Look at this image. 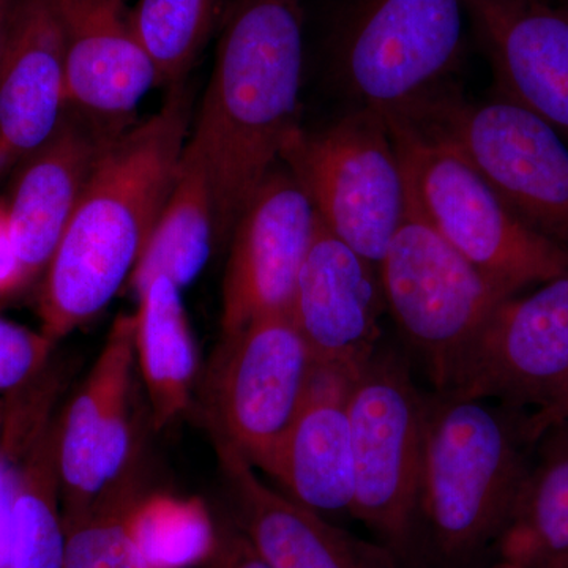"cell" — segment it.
<instances>
[{
    "instance_id": "23",
    "label": "cell",
    "mask_w": 568,
    "mask_h": 568,
    "mask_svg": "<svg viewBox=\"0 0 568 568\" xmlns=\"http://www.w3.org/2000/svg\"><path fill=\"white\" fill-rule=\"evenodd\" d=\"M216 241L215 203L203 155L192 141L183 149L173 189L134 267L130 286L140 294L155 276L178 286L196 280Z\"/></svg>"
},
{
    "instance_id": "33",
    "label": "cell",
    "mask_w": 568,
    "mask_h": 568,
    "mask_svg": "<svg viewBox=\"0 0 568 568\" xmlns=\"http://www.w3.org/2000/svg\"><path fill=\"white\" fill-rule=\"evenodd\" d=\"M467 568H514V567L507 566V564L499 562V560H495V562L488 564V566H484V564H480V566H474V567H467Z\"/></svg>"
},
{
    "instance_id": "5",
    "label": "cell",
    "mask_w": 568,
    "mask_h": 568,
    "mask_svg": "<svg viewBox=\"0 0 568 568\" xmlns=\"http://www.w3.org/2000/svg\"><path fill=\"white\" fill-rule=\"evenodd\" d=\"M428 394L407 355L379 346L347 395L354 454L353 518L364 523L403 568L417 562L418 503Z\"/></svg>"
},
{
    "instance_id": "34",
    "label": "cell",
    "mask_w": 568,
    "mask_h": 568,
    "mask_svg": "<svg viewBox=\"0 0 568 568\" xmlns=\"http://www.w3.org/2000/svg\"><path fill=\"white\" fill-rule=\"evenodd\" d=\"M545 568H568V558L559 560V562L551 564V566Z\"/></svg>"
},
{
    "instance_id": "19",
    "label": "cell",
    "mask_w": 568,
    "mask_h": 568,
    "mask_svg": "<svg viewBox=\"0 0 568 568\" xmlns=\"http://www.w3.org/2000/svg\"><path fill=\"white\" fill-rule=\"evenodd\" d=\"M118 136L70 108L58 132L17 168L6 211L28 282L47 268L97 163Z\"/></svg>"
},
{
    "instance_id": "4",
    "label": "cell",
    "mask_w": 568,
    "mask_h": 568,
    "mask_svg": "<svg viewBox=\"0 0 568 568\" xmlns=\"http://www.w3.org/2000/svg\"><path fill=\"white\" fill-rule=\"evenodd\" d=\"M405 173L407 203L493 282L518 294L568 268V253L511 211L446 138L384 115Z\"/></svg>"
},
{
    "instance_id": "1",
    "label": "cell",
    "mask_w": 568,
    "mask_h": 568,
    "mask_svg": "<svg viewBox=\"0 0 568 568\" xmlns=\"http://www.w3.org/2000/svg\"><path fill=\"white\" fill-rule=\"evenodd\" d=\"M192 106L186 82L171 85L163 106L119 134L97 163L44 268L39 315L54 342L102 313L132 278L173 189Z\"/></svg>"
},
{
    "instance_id": "12",
    "label": "cell",
    "mask_w": 568,
    "mask_h": 568,
    "mask_svg": "<svg viewBox=\"0 0 568 568\" xmlns=\"http://www.w3.org/2000/svg\"><path fill=\"white\" fill-rule=\"evenodd\" d=\"M134 365V315H121L91 373L59 416L63 523L84 515L138 466L132 416Z\"/></svg>"
},
{
    "instance_id": "30",
    "label": "cell",
    "mask_w": 568,
    "mask_h": 568,
    "mask_svg": "<svg viewBox=\"0 0 568 568\" xmlns=\"http://www.w3.org/2000/svg\"><path fill=\"white\" fill-rule=\"evenodd\" d=\"M564 420H568V390L552 405L528 413L526 428H528L529 439L536 444L538 437L544 435L545 429Z\"/></svg>"
},
{
    "instance_id": "10",
    "label": "cell",
    "mask_w": 568,
    "mask_h": 568,
    "mask_svg": "<svg viewBox=\"0 0 568 568\" xmlns=\"http://www.w3.org/2000/svg\"><path fill=\"white\" fill-rule=\"evenodd\" d=\"M315 369L286 313L261 317L223 338L211 392L215 439L267 473Z\"/></svg>"
},
{
    "instance_id": "32",
    "label": "cell",
    "mask_w": 568,
    "mask_h": 568,
    "mask_svg": "<svg viewBox=\"0 0 568 568\" xmlns=\"http://www.w3.org/2000/svg\"><path fill=\"white\" fill-rule=\"evenodd\" d=\"M17 3L18 0H0V51H2L3 41H6L7 31H9L11 17H13V11L17 9Z\"/></svg>"
},
{
    "instance_id": "27",
    "label": "cell",
    "mask_w": 568,
    "mask_h": 568,
    "mask_svg": "<svg viewBox=\"0 0 568 568\" xmlns=\"http://www.w3.org/2000/svg\"><path fill=\"white\" fill-rule=\"evenodd\" d=\"M58 342L43 331H32L0 316V399L17 394L39 379Z\"/></svg>"
},
{
    "instance_id": "8",
    "label": "cell",
    "mask_w": 568,
    "mask_h": 568,
    "mask_svg": "<svg viewBox=\"0 0 568 568\" xmlns=\"http://www.w3.org/2000/svg\"><path fill=\"white\" fill-rule=\"evenodd\" d=\"M280 162L312 201L320 222L379 265L407 209L405 173L384 114L357 108L317 132L301 125Z\"/></svg>"
},
{
    "instance_id": "18",
    "label": "cell",
    "mask_w": 568,
    "mask_h": 568,
    "mask_svg": "<svg viewBox=\"0 0 568 568\" xmlns=\"http://www.w3.org/2000/svg\"><path fill=\"white\" fill-rule=\"evenodd\" d=\"M69 111L58 18L48 0H18L0 51V178L50 140Z\"/></svg>"
},
{
    "instance_id": "15",
    "label": "cell",
    "mask_w": 568,
    "mask_h": 568,
    "mask_svg": "<svg viewBox=\"0 0 568 568\" xmlns=\"http://www.w3.org/2000/svg\"><path fill=\"white\" fill-rule=\"evenodd\" d=\"M63 37L70 108L97 129L121 134L159 85L123 0H48Z\"/></svg>"
},
{
    "instance_id": "9",
    "label": "cell",
    "mask_w": 568,
    "mask_h": 568,
    "mask_svg": "<svg viewBox=\"0 0 568 568\" xmlns=\"http://www.w3.org/2000/svg\"><path fill=\"white\" fill-rule=\"evenodd\" d=\"M466 13L463 0H354L332 44L336 81L358 108L410 110L457 69Z\"/></svg>"
},
{
    "instance_id": "22",
    "label": "cell",
    "mask_w": 568,
    "mask_h": 568,
    "mask_svg": "<svg viewBox=\"0 0 568 568\" xmlns=\"http://www.w3.org/2000/svg\"><path fill=\"white\" fill-rule=\"evenodd\" d=\"M181 291L170 276L159 275L138 294L134 354L155 429H163L185 413L196 377V343Z\"/></svg>"
},
{
    "instance_id": "17",
    "label": "cell",
    "mask_w": 568,
    "mask_h": 568,
    "mask_svg": "<svg viewBox=\"0 0 568 568\" xmlns=\"http://www.w3.org/2000/svg\"><path fill=\"white\" fill-rule=\"evenodd\" d=\"M215 443L233 523L268 568H403L379 541L362 540L276 491L233 447Z\"/></svg>"
},
{
    "instance_id": "25",
    "label": "cell",
    "mask_w": 568,
    "mask_h": 568,
    "mask_svg": "<svg viewBox=\"0 0 568 568\" xmlns=\"http://www.w3.org/2000/svg\"><path fill=\"white\" fill-rule=\"evenodd\" d=\"M130 532L149 568L203 566L219 540V526L196 497L142 496Z\"/></svg>"
},
{
    "instance_id": "11",
    "label": "cell",
    "mask_w": 568,
    "mask_h": 568,
    "mask_svg": "<svg viewBox=\"0 0 568 568\" xmlns=\"http://www.w3.org/2000/svg\"><path fill=\"white\" fill-rule=\"evenodd\" d=\"M568 390V268L497 306L447 394L544 409Z\"/></svg>"
},
{
    "instance_id": "24",
    "label": "cell",
    "mask_w": 568,
    "mask_h": 568,
    "mask_svg": "<svg viewBox=\"0 0 568 568\" xmlns=\"http://www.w3.org/2000/svg\"><path fill=\"white\" fill-rule=\"evenodd\" d=\"M58 433L59 417L52 416L18 462L11 503L10 568H63L65 528Z\"/></svg>"
},
{
    "instance_id": "14",
    "label": "cell",
    "mask_w": 568,
    "mask_h": 568,
    "mask_svg": "<svg viewBox=\"0 0 568 568\" xmlns=\"http://www.w3.org/2000/svg\"><path fill=\"white\" fill-rule=\"evenodd\" d=\"M384 312L379 267L317 219L287 312L316 365L354 379L379 349Z\"/></svg>"
},
{
    "instance_id": "26",
    "label": "cell",
    "mask_w": 568,
    "mask_h": 568,
    "mask_svg": "<svg viewBox=\"0 0 568 568\" xmlns=\"http://www.w3.org/2000/svg\"><path fill=\"white\" fill-rule=\"evenodd\" d=\"M223 0H140L134 32L159 74V85L186 80L222 14Z\"/></svg>"
},
{
    "instance_id": "7",
    "label": "cell",
    "mask_w": 568,
    "mask_h": 568,
    "mask_svg": "<svg viewBox=\"0 0 568 568\" xmlns=\"http://www.w3.org/2000/svg\"><path fill=\"white\" fill-rule=\"evenodd\" d=\"M392 115L457 145L530 230L568 253V142L547 122L500 97L467 102L443 88Z\"/></svg>"
},
{
    "instance_id": "21",
    "label": "cell",
    "mask_w": 568,
    "mask_h": 568,
    "mask_svg": "<svg viewBox=\"0 0 568 568\" xmlns=\"http://www.w3.org/2000/svg\"><path fill=\"white\" fill-rule=\"evenodd\" d=\"M495 555L514 568H545L568 558V420L549 426L536 440Z\"/></svg>"
},
{
    "instance_id": "6",
    "label": "cell",
    "mask_w": 568,
    "mask_h": 568,
    "mask_svg": "<svg viewBox=\"0 0 568 568\" xmlns=\"http://www.w3.org/2000/svg\"><path fill=\"white\" fill-rule=\"evenodd\" d=\"M387 312L436 392H450L497 306L515 295L465 260L409 203L379 265Z\"/></svg>"
},
{
    "instance_id": "13",
    "label": "cell",
    "mask_w": 568,
    "mask_h": 568,
    "mask_svg": "<svg viewBox=\"0 0 568 568\" xmlns=\"http://www.w3.org/2000/svg\"><path fill=\"white\" fill-rule=\"evenodd\" d=\"M312 201L286 170L261 182L231 234L223 283V338L253 321L290 312L315 234Z\"/></svg>"
},
{
    "instance_id": "35",
    "label": "cell",
    "mask_w": 568,
    "mask_h": 568,
    "mask_svg": "<svg viewBox=\"0 0 568 568\" xmlns=\"http://www.w3.org/2000/svg\"><path fill=\"white\" fill-rule=\"evenodd\" d=\"M530 2H549V0H530Z\"/></svg>"
},
{
    "instance_id": "3",
    "label": "cell",
    "mask_w": 568,
    "mask_h": 568,
    "mask_svg": "<svg viewBox=\"0 0 568 568\" xmlns=\"http://www.w3.org/2000/svg\"><path fill=\"white\" fill-rule=\"evenodd\" d=\"M526 417L503 403L428 394L417 560L467 568L495 551L532 462Z\"/></svg>"
},
{
    "instance_id": "31",
    "label": "cell",
    "mask_w": 568,
    "mask_h": 568,
    "mask_svg": "<svg viewBox=\"0 0 568 568\" xmlns=\"http://www.w3.org/2000/svg\"><path fill=\"white\" fill-rule=\"evenodd\" d=\"M93 568H149V566L142 558L140 549L134 545L133 538H130L122 548L112 552Z\"/></svg>"
},
{
    "instance_id": "20",
    "label": "cell",
    "mask_w": 568,
    "mask_h": 568,
    "mask_svg": "<svg viewBox=\"0 0 568 568\" xmlns=\"http://www.w3.org/2000/svg\"><path fill=\"white\" fill-rule=\"evenodd\" d=\"M351 383L345 373L316 365L308 394L265 473L278 481L284 495L325 518L353 517Z\"/></svg>"
},
{
    "instance_id": "29",
    "label": "cell",
    "mask_w": 568,
    "mask_h": 568,
    "mask_svg": "<svg viewBox=\"0 0 568 568\" xmlns=\"http://www.w3.org/2000/svg\"><path fill=\"white\" fill-rule=\"evenodd\" d=\"M28 282L24 268L14 252L7 220L6 204L0 203V295L17 290Z\"/></svg>"
},
{
    "instance_id": "28",
    "label": "cell",
    "mask_w": 568,
    "mask_h": 568,
    "mask_svg": "<svg viewBox=\"0 0 568 568\" xmlns=\"http://www.w3.org/2000/svg\"><path fill=\"white\" fill-rule=\"evenodd\" d=\"M203 568H268L233 521L219 526V540Z\"/></svg>"
},
{
    "instance_id": "16",
    "label": "cell",
    "mask_w": 568,
    "mask_h": 568,
    "mask_svg": "<svg viewBox=\"0 0 568 568\" xmlns=\"http://www.w3.org/2000/svg\"><path fill=\"white\" fill-rule=\"evenodd\" d=\"M495 71L497 97L568 142V10L530 0H463Z\"/></svg>"
},
{
    "instance_id": "2",
    "label": "cell",
    "mask_w": 568,
    "mask_h": 568,
    "mask_svg": "<svg viewBox=\"0 0 568 568\" xmlns=\"http://www.w3.org/2000/svg\"><path fill=\"white\" fill-rule=\"evenodd\" d=\"M302 73V0H235L190 140L211 178L216 241L231 237L301 126Z\"/></svg>"
}]
</instances>
